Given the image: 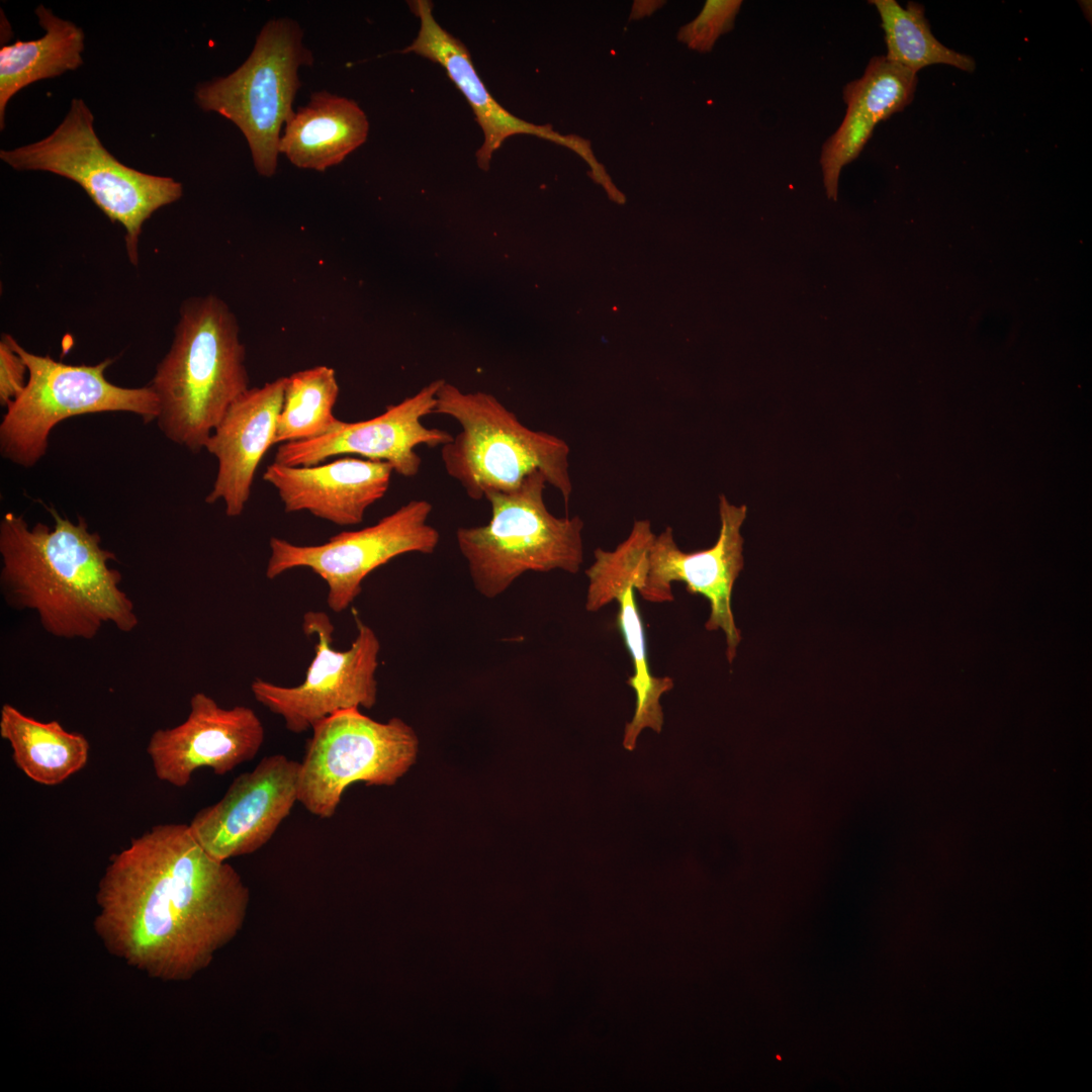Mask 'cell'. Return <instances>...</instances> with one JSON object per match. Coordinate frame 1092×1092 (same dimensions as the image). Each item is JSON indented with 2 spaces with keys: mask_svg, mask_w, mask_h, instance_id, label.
Returning <instances> with one entry per match:
<instances>
[{
  "mask_svg": "<svg viewBox=\"0 0 1092 1092\" xmlns=\"http://www.w3.org/2000/svg\"><path fill=\"white\" fill-rule=\"evenodd\" d=\"M94 929L107 950L163 981L208 967L243 927L250 891L186 824H160L112 855L96 894Z\"/></svg>",
  "mask_w": 1092,
  "mask_h": 1092,
  "instance_id": "cell-1",
  "label": "cell"
},
{
  "mask_svg": "<svg viewBox=\"0 0 1092 1092\" xmlns=\"http://www.w3.org/2000/svg\"><path fill=\"white\" fill-rule=\"evenodd\" d=\"M54 525L29 526L7 512L0 521V584L11 608L31 610L42 628L65 639H93L104 624L122 632L139 624L134 606L120 588L116 560L101 537L48 508Z\"/></svg>",
  "mask_w": 1092,
  "mask_h": 1092,
  "instance_id": "cell-2",
  "label": "cell"
},
{
  "mask_svg": "<svg viewBox=\"0 0 1092 1092\" xmlns=\"http://www.w3.org/2000/svg\"><path fill=\"white\" fill-rule=\"evenodd\" d=\"M246 350L237 318L216 295L194 296L180 307L169 351L149 384L159 401L163 435L199 452L230 405L249 387Z\"/></svg>",
  "mask_w": 1092,
  "mask_h": 1092,
  "instance_id": "cell-3",
  "label": "cell"
},
{
  "mask_svg": "<svg viewBox=\"0 0 1092 1092\" xmlns=\"http://www.w3.org/2000/svg\"><path fill=\"white\" fill-rule=\"evenodd\" d=\"M433 414L448 416L461 427L441 447V460L471 499L480 500L489 490L511 491L539 471L568 505L570 449L563 439L523 425L491 394L463 393L445 380Z\"/></svg>",
  "mask_w": 1092,
  "mask_h": 1092,
  "instance_id": "cell-4",
  "label": "cell"
},
{
  "mask_svg": "<svg viewBox=\"0 0 1092 1092\" xmlns=\"http://www.w3.org/2000/svg\"><path fill=\"white\" fill-rule=\"evenodd\" d=\"M536 471L511 491L489 490L487 524L459 527L456 541L475 589L486 599L505 593L528 571H579L584 559L578 516L556 517L544 500L547 485Z\"/></svg>",
  "mask_w": 1092,
  "mask_h": 1092,
  "instance_id": "cell-5",
  "label": "cell"
},
{
  "mask_svg": "<svg viewBox=\"0 0 1092 1092\" xmlns=\"http://www.w3.org/2000/svg\"><path fill=\"white\" fill-rule=\"evenodd\" d=\"M86 103L72 100L68 113L47 138L14 149L0 158L16 170L51 172L80 185L95 205L124 231L127 257L139 263L143 225L152 214L183 195L180 182L147 174L120 163L105 149L94 130Z\"/></svg>",
  "mask_w": 1092,
  "mask_h": 1092,
  "instance_id": "cell-6",
  "label": "cell"
},
{
  "mask_svg": "<svg viewBox=\"0 0 1092 1092\" xmlns=\"http://www.w3.org/2000/svg\"><path fill=\"white\" fill-rule=\"evenodd\" d=\"M12 345L28 369L23 391L6 407L0 424V454L13 464L33 467L46 455L54 428L72 417L126 412L145 423L156 421L159 401L149 385L123 387L107 380L112 359L72 365L33 354L14 338Z\"/></svg>",
  "mask_w": 1092,
  "mask_h": 1092,
  "instance_id": "cell-7",
  "label": "cell"
},
{
  "mask_svg": "<svg viewBox=\"0 0 1092 1092\" xmlns=\"http://www.w3.org/2000/svg\"><path fill=\"white\" fill-rule=\"evenodd\" d=\"M302 34L291 19L269 20L237 70L195 90L201 109L217 112L240 128L257 172L265 177L275 174L280 130L294 113L292 103L301 85L298 69L313 62Z\"/></svg>",
  "mask_w": 1092,
  "mask_h": 1092,
  "instance_id": "cell-8",
  "label": "cell"
},
{
  "mask_svg": "<svg viewBox=\"0 0 1092 1092\" xmlns=\"http://www.w3.org/2000/svg\"><path fill=\"white\" fill-rule=\"evenodd\" d=\"M306 741L298 778V803L330 819L354 783L392 786L414 764L419 739L399 718L378 722L359 708L320 721Z\"/></svg>",
  "mask_w": 1092,
  "mask_h": 1092,
  "instance_id": "cell-9",
  "label": "cell"
},
{
  "mask_svg": "<svg viewBox=\"0 0 1092 1092\" xmlns=\"http://www.w3.org/2000/svg\"><path fill=\"white\" fill-rule=\"evenodd\" d=\"M432 510L428 500L412 499L372 526L341 532L320 545H296L272 537L266 576L274 579L293 568H308L326 582L329 608L343 612L376 568L405 553L436 550L440 534L428 523Z\"/></svg>",
  "mask_w": 1092,
  "mask_h": 1092,
  "instance_id": "cell-10",
  "label": "cell"
},
{
  "mask_svg": "<svg viewBox=\"0 0 1092 1092\" xmlns=\"http://www.w3.org/2000/svg\"><path fill=\"white\" fill-rule=\"evenodd\" d=\"M354 618L357 636L347 650H338L333 646L335 627L330 616L323 611L306 612L302 629L316 643L303 681L295 687L259 677L252 681L255 700L282 717L288 731L302 733L337 712L375 705L380 642L357 614Z\"/></svg>",
  "mask_w": 1092,
  "mask_h": 1092,
  "instance_id": "cell-11",
  "label": "cell"
},
{
  "mask_svg": "<svg viewBox=\"0 0 1092 1092\" xmlns=\"http://www.w3.org/2000/svg\"><path fill=\"white\" fill-rule=\"evenodd\" d=\"M654 536L649 520H637L627 538L615 549L596 548L595 560L585 570L588 579L586 611L598 612L612 602L619 607L617 622L633 667L627 684L636 694L635 712L625 725L623 737V746L630 751L635 749L644 728L660 733L664 717L659 700L673 688L671 677H658L651 672L645 630L635 597V592L645 581Z\"/></svg>",
  "mask_w": 1092,
  "mask_h": 1092,
  "instance_id": "cell-12",
  "label": "cell"
},
{
  "mask_svg": "<svg viewBox=\"0 0 1092 1092\" xmlns=\"http://www.w3.org/2000/svg\"><path fill=\"white\" fill-rule=\"evenodd\" d=\"M747 508L719 496L720 530L716 543L704 550L685 552L676 544L673 529L667 526L655 534L648 554V567L640 597L649 603L674 600L671 585L682 582L692 595L705 597L710 604L708 631L721 629L726 637V656L731 663L736 656L741 633L732 612L733 585L743 569V537L740 533Z\"/></svg>",
  "mask_w": 1092,
  "mask_h": 1092,
  "instance_id": "cell-13",
  "label": "cell"
},
{
  "mask_svg": "<svg viewBox=\"0 0 1092 1092\" xmlns=\"http://www.w3.org/2000/svg\"><path fill=\"white\" fill-rule=\"evenodd\" d=\"M300 762L276 753L238 776L223 797L199 810L189 829L218 861L253 853L274 835L298 802Z\"/></svg>",
  "mask_w": 1092,
  "mask_h": 1092,
  "instance_id": "cell-14",
  "label": "cell"
},
{
  "mask_svg": "<svg viewBox=\"0 0 1092 1092\" xmlns=\"http://www.w3.org/2000/svg\"><path fill=\"white\" fill-rule=\"evenodd\" d=\"M443 382V379L433 381L414 396L386 406L375 418L354 423L339 420L328 433L317 438L280 444L274 462L308 466L331 457L352 454L387 462L398 475L415 477L422 465L417 447H442L453 439L449 432L423 424V419L434 412L436 394Z\"/></svg>",
  "mask_w": 1092,
  "mask_h": 1092,
  "instance_id": "cell-15",
  "label": "cell"
},
{
  "mask_svg": "<svg viewBox=\"0 0 1092 1092\" xmlns=\"http://www.w3.org/2000/svg\"><path fill=\"white\" fill-rule=\"evenodd\" d=\"M264 739V726L253 709L243 705L225 709L199 692L190 699L185 721L156 730L147 751L160 781L184 788L200 767L223 776L252 760Z\"/></svg>",
  "mask_w": 1092,
  "mask_h": 1092,
  "instance_id": "cell-16",
  "label": "cell"
},
{
  "mask_svg": "<svg viewBox=\"0 0 1092 1092\" xmlns=\"http://www.w3.org/2000/svg\"><path fill=\"white\" fill-rule=\"evenodd\" d=\"M408 5L420 20V29L415 40L402 52L415 53L440 65L466 98L484 136L476 152L479 168L487 170L492 155L504 142L521 133L533 134L565 146L580 155L592 169L598 167L588 143L575 135H561L548 125L532 124L505 109L481 81L464 43L435 19L431 1L415 0L410 1Z\"/></svg>",
  "mask_w": 1092,
  "mask_h": 1092,
  "instance_id": "cell-17",
  "label": "cell"
},
{
  "mask_svg": "<svg viewBox=\"0 0 1092 1092\" xmlns=\"http://www.w3.org/2000/svg\"><path fill=\"white\" fill-rule=\"evenodd\" d=\"M287 377H279L241 394L211 433L205 450L218 462L207 504L224 503L225 515L239 517L251 495L256 470L274 445Z\"/></svg>",
  "mask_w": 1092,
  "mask_h": 1092,
  "instance_id": "cell-18",
  "label": "cell"
},
{
  "mask_svg": "<svg viewBox=\"0 0 1092 1092\" xmlns=\"http://www.w3.org/2000/svg\"><path fill=\"white\" fill-rule=\"evenodd\" d=\"M392 466L342 457L325 464L286 466L273 462L263 479L273 485L286 513L307 511L339 526L358 525L366 510L388 490Z\"/></svg>",
  "mask_w": 1092,
  "mask_h": 1092,
  "instance_id": "cell-19",
  "label": "cell"
},
{
  "mask_svg": "<svg viewBox=\"0 0 1092 1092\" xmlns=\"http://www.w3.org/2000/svg\"><path fill=\"white\" fill-rule=\"evenodd\" d=\"M917 82V73L877 56L860 78L843 87L845 115L823 144L819 158L828 198L837 199L842 168L858 157L876 125L912 102Z\"/></svg>",
  "mask_w": 1092,
  "mask_h": 1092,
  "instance_id": "cell-20",
  "label": "cell"
},
{
  "mask_svg": "<svg viewBox=\"0 0 1092 1092\" xmlns=\"http://www.w3.org/2000/svg\"><path fill=\"white\" fill-rule=\"evenodd\" d=\"M368 131L367 116L354 100L314 92L285 123L279 153L297 168L325 171L362 146Z\"/></svg>",
  "mask_w": 1092,
  "mask_h": 1092,
  "instance_id": "cell-21",
  "label": "cell"
},
{
  "mask_svg": "<svg viewBox=\"0 0 1092 1092\" xmlns=\"http://www.w3.org/2000/svg\"><path fill=\"white\" fill-rule=\"evenodd\" d=\"M0 735L10 744L17 767L40 785H60L88 761L90 746L83 734L67 731L56 720L38 721L9 704L1 708Z\"/></svg>",
  "mask_w": 1092,
  "mask_h": 1092,
  "instance_id": "cell-22",
  "label": "cell"
},
{
  "mask_svg": "<svg viewBox=\"0 0 1092 1092\" xmlns=\"http://www.w3.org/2000/svg\"><path fill=\"white\" fill-rule=\"evenodd\" d=\"M44 34L33 40H16L0 49V128L4 127L9 100L33 82L54 78L82 63L85 35L75 23L56 16L43 5L35 9Z\"/></svg>",
  "mask_w": 1092,
  "mask_h": 1092,
  "instance_id": "cell-23",
  "label": "cell"
},
{
  "mask_svg": "<svg viewBox=\"0 0 1092 1092\" xmlns=\"http://www.w3.org/2000/svg\"><path fill=\"white\" fill-rule=\"evenodd\" d=\"M881 17L887 46L886 59L917 73L933 64H945L973 72L976 63L970 56L948 49L932 34L924 7L908 2L902 7L895 0H871Z\"/></svg>",
  "mask_w": 1092,
  "mask_h": 1092,
  "instance_id": "cell-24",
  "label": "cell"
},
{
  "mask_svg": "<svg viewBox=\"0 0 1092 1092\" xmlns=\"http://www.w3.org/2000/svg\"><path fill=\"white\" fill-rule=\"evenodd\" d=\"M338 396L331 367L320 365L287 376L274 443L306 441L328 433L339 421L333 414Z\"/></svg>",
  "mask_w": 1092,
  "mask_h": 1092,
  "instance_id": "cell-25",
  "label": "cell"
},
{
  "mask_svg": "<svg viewBox=\"0 0 1092 1092\" xmlns=\"http://www.w3.org/2000/svg\"><path fill=\"white\" fill-rule=\"evenodd\" d=\"M741 0H708L699 15L678 32V38L689 48L707 53L717 38L733 28Z\"/></svg>",
  "mask_w": 1092,
  "mask_h": 1092,
  "instance_id": "cell-26",
  "label": "cell"
},
{
  "mask_svg": "<svg viewBox=\"0 0 1092 1092\" xmlns=\"http://www.w3.org/2000/svg\"><path fill=\"white\" fill-rule=\"evenodd\" d=\"M12 336L2 334L0 340V404L5 408L23 391L28 369L12 345Z\"/></svg>",
  "mask_w": 1092,
  "mask_h": 1092,
  "instance_id": "cell-27",
  "label": "cell"
}]
</instances>
